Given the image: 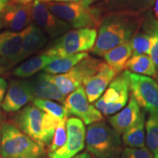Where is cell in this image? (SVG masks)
<instances>
[{
    "label": "cell",
    "mask_w": 158,
    "mask_h": 158,
    "mask_svg": "<svg viewBox=\"0 0 158 158\" xmlns=\"http://www.w3.org/2000/svg\"><path fill=\"white\" fill-rule=\"evenodd\" d=\"M143 18L141 12L127 10L110 13L102 19L92 53L103 56L110 49L129 42L141 28Z\"/></svg>",
    "instance_id": "obj_1"
},
{
    "label": "cell",
    "mask_w": 158,
    "mask_h": 158,
    "mask_svg": "<svg viewBox=\"0 0 158 158\" xmlns=\"http://www.w3.org/2000/svg\"><path fill=\"white\" fill-rule=\"evenodd\" d=\"M93 0H80L73 2H46L47 7L59 19L76 29L100 27L102 19L100 10L92 7Z\"/></svg>",
    "instance_id": "obj_2"
},
{
    "label": "cell",
    "mask_w": 158,
    "mask_h": 158,
    "mask_svg": "<svg viewBox=\"0 0 158 158\" xmlns=\"http://www.w3.org/2000/svg\"><path fill=\"white\" fill-rule=\"evenodd\" d=\"M44 147L9 123L2 127L1 158H43Z\"/></svg>",
    "instance_id": "obj_3"
},
{
    "label": "cell",
    "mask_w": 158,
    "mask_h": 158,
    "mask_svg": "<svg viewBox=\"0 0 158 158\" xmlns=\"http://www.w3.org/2000/svg\"><path fill=\"white\" fill-rule=\"evenodd\" d=\"M119 135L103 122L91 124L86 133V149L97 158H118L121 153Z\"/></svg>",
    "instance_id": "obj_4"
},
{
    "label": "cell",
    "mask_w": 158,
    "mask_h": 158,
    "mask_svg": "<svg viewBox=\"0 0 158 158\" xmlns=\"http://www.w3.org/2000/svg\"><path fill=\"white\" fill-rule=\"evenodd\" d=\"M106 64V63L102 60L88 56L66 73L48 74V78L66 96L77 89L85 86L88 81L101 70Z\"/></svg>",
    "instance_id": "obj_5"
},
{
    "label": "cell",
    "mask_w": 158,
    "mask_h": 158,
    "mask_svg": "<svg viewBox=\"0 0 158 158\" xmlns=\"http://www.w3.org/2000/svg\"><path fill=\"white\" fill-rule=\"evenodd\" d=\"M96 39V29H75L59 37L44 54L55 58L79 54L92 49Z\"/></svg>",
    "instance_id": "obj_6"
},
{
    "label": "cell",
    "mask_w": 158,
    "mask_h": 158,
    "mask_svg": "<svg viewBox=\"0 0 158 158\" xmlns=\"http://www.w3.org/2000/svg\"><path fill=\"white\" fill-rule=\"evenodd\" d=\"M129 89V71L125 70L110 83L103 95L94 103L95 108L105 115L116 113L127 104Z\"/></svg>",
    "instance_id": "obj_7"
},
{
    "label": "cell",
    "mask_w": 158,
    "mask_h": 158,
    "mask_svg": "<svg viewBox=\"0 0 158 158\" xmlns=\"http://www.w3.org/2000/svg\"><path fill=\"white\" fill-rule=\"evenodd\" d=\"M130 89L138 106L158 116V84L150 77L130 73Z\"/></svg>",
    "instance_id": "obj_8"
},
{
    "label": "cell",
    "mask_w": 158,
    "mask_h": 158,
    "mask_svg": "<svg viewBox=\"0 0 158 158\" xmlns=\"http://www.w3.org/2000/svg\"><path fill=\"white\" fill-rule=\"evenodd\" d=\"M31 15L35 24L51 39L62 36L70 29L68 23L51 12L45 2L38 0L31 3Z\"/></svg>",
    "instance_id": "obj_9"
},
{
    "label": "cell",
    "mask_w": 158,
    "mask_h": 158,
    "mask_svg": "<svg viewBox=\"0 0 158 158\" xmlns=\"http://www.w3.org/2000/svg\"><path fill=\"white\" fill-rule=\"evenodd\" d=\"M67 141L60 149L48 153L50 158H72L84 149L86 141V130L78 118H70L66 122Z\"/></svg>",
    "instance_id": "obj_10"
},
{
    "label": "cell",
    "mask_w": 158,
    "mask_h": 158,
    "mask_svg": "<svg viewBox=\"0 0 158 158\" xmlns=\"http://www.w3.org/2000/svg\"><path fill=\"white\" fill-rule=\"evenodd\" d=\"M64 105L69 115L77 116L86 125L102 119L101 112L89 104L83 86L69 94L65 99Z\"/></svg>",
    "instance_id": "obj_11"
},
{
    "label": "cell",
    "mask_w": 158,
    "mask_h": 158,
    "mask_svg": "<svg viewBox=\"0 0 158 158\" xmlns=\"http://www.w3.org/2000/svg\"><path fill=\"white\" fill-rule=\"evenodd\" d=\"M44 114V111L35 106H27L15 116V122L19 129L43 147V120Z\"/></svg>",
    "instance_id": "obj_12"
},
{
    "label": "cell",
    "mask_w": 158,
    "mask_h": 158,
    "mask_svg": "<svg viewBox=\"0 0 158 158\" xmlns=\"http://www.w3.org/2000/svg\"><path fill=\"white\" fill-rule=\"evenodd\" d=\"M34 99L28 81L22 80L12 81L2 103L5 112H15Z\"/></svg>",
    "instance_id": "obj_13"
},
{
    "label": "cell",
    "mask_w": 158,
    "mask_h": 158,
    "mask_svg": "<svg viewBox=\"0 0 158 158\" xmlns=\"http://www.w3.org/2000/svg\"><path fill=\"white\" fill-rule=\"evenodd\" d=\"M158 35V21L150 13L143 18L141 28L130 40L133 56L149 54L154 37Z\"/></svg>",
    "instance_id": "obj_14"
},
{
    "label": "cell",
    "mask_w": 158,
    "mask_h": 158,
    "mask_svg": "<svg viewBox=\"0 0 158 158\" xmlns=\"http://www.w3.org/2000/svg\"><path fill=\"white\" fill-rule=\"evenodd\" d=\"M3 25L12 31L17 32L31 23V3L8 4L2 12Z\"/></svg>",
    "instance_id": "obj_15"
},
{
    "label": "cell",
    "mask_w": 158,
    "mask_h": 158,
    "mask_svg": "<svg viewBox=\"0 0 158 158\" xmlns=\"http://www.w3.org/2000/svg\"><path fill=\"white\" fill-rule=\"evenodd\" d=\"M23 48L21 32L6 31L0 33V58L11 67L19 62Z\"/></svg>",
    "instance_id": "obj_16"
},
{
    "label": "cell",
    "mask_w": 158,
    "mask_h": 158,
    "mask_svg": "<svg viewBox=\"0 0 158 158\" xmlns=\"http://www.w3.org/2000/svg\"><path fill=\"white\" fill-rule=\"evenodd\" d=\"M31 93L36 98L45 100H54L64 103L65 95H64L57 86L48 78L46 73H40L28 81Z\"/></svg>",
    "instance_id": "obj_17"
},
{
    "label": "cell",
    "mask_w": 158,
    "mask_h": 158,
    "mask_svg": "<svg viewBox=\"0 0 158 158\" xmlns=\"http://www.w3.org/2000/svg\"><path fill=\"white\" fill-rule=\"evenodd\" d=\"M141 115L140 106L131 94L127 106L120 112L108 118V122L116 132L121 134L135 125Z\"/></svg>",
    "instance_id": "obj_18"
},
{
    "label": "cell",
    "mask_w": 158,
    "mask_h": 158,
    "mask_svg": "<svg viewBox=\"0 0 158 158\" xmlns=\"http://www.w3.org/2000/svg\"><path fill=\"white\" fill-rule=\"evenodd\" d=\"M21 33L23 39V48L19 62L43 48L48 42L46 34L35 23H31Z\"/></svg>",
    "instance_id": "obj_19"
},
{
    "label": "cell",
    "mask_w": 158,
    "mask_h": 158,
    "mask_svg": "<svg viewBox=\"0 0 158 158\" xmlns=\"http://www.w3.org/2000/svg\"><path fill=\"white\" fill-rule=\"evenodd\" d=\"M116 76L115 73L106 64L101 70L91 78L84 86L89 102H93L98 100Z\"/></svg>",
    "instance_id": "obj_20"
},
{
    "label": "cell",
    "mask_w": 158,
    "mask_h": 158,
    "mask_svg": "<svg viewBox=\"0 0 158 158\" xmlns=\"http://www.w3.org/2000/svg\"><path fill=\"white\" fill-rule=\"evenodd\" d=\"M133 56V48L129 42H126L110 49L103 55L106 64L118 75L124 69L126 63Z\"/></svg>",
    "instance_id": "obj_21"
},
{
    "label": "cell",
    "mask_w": 158,
    "mask_h": 158,
    "mask_svg": "<svg viewBox=\"0 0 158 158\" xmlns=\"http://www.w3.org/2000/svg\"><path fill=\"white\" fill-rule=\"evenodd\" d=\"M88 56L86 52L70 55L67 56H61L54 58L45 68L43 72L50 75H61L70 71L79 62Z\"/></svg>",
    "instance_id": "obj_22"
},
{
    "label": "cell",
    "mask_w": 158,
    "mask_h": 158,
    "mask_svg": "<svg viewBox=\"0 0 158 158\" xmlns=\"http://www.w3.org/2000/svg\"><path fill=\"white\" fill-rule=\"evenodd\" d=\"M54 58L44 53L37 55L17 67L13 71V74L19 78H29L43 70Z\"/></svg>",
    "instance_id": "obj_23"
},
{
    "label": "cell",
    "mask_w": 158,
    "mask_h": 158,
    "mask_svg": "<svg viewBox=\"0 0 158 158\" xmlns=\"http://www.w3.org/2000/svg\"><path fill=\"white\" fill-rule=\"evenodd\" d=\"M124 69L133 73L141 74L156 78L157 72L151 58L146 54L132 56L126 63Z\"/></svg>",
    "instance_id": "obj_24"
},
{
    "label": "cell",
    "mask_w": 158,
    "mask_h": 158,
    "mask_svg": "<svg viewBox=\"0 0 158 158\" xmlns=\"http://www.w3.org/2000/svg\"><path fill=\"white\" fill-rule=\"evenodd\" d=\"M144 114L135 125L126 130L123 133L122 140L124 143L131 148H143L145 146V133H144Z\"/></svg>",
    "instance_id": "obj_25"
},
{
    "label": "cell",
    "mask_w": 158,
    "mask_h": 158,
    "mask_svg": "<svg viewBox=\"0 0 158 158\" xmlns=\"http://www.w3.org/2000/svg\"><path fill=\"white\" fill-rule=\"evenodd\" d=\"M147 145L154 158H158V116L150 114L146 122Z\"/></svg>",
    "instance_id": "obj_26"
},
{
    "label": "cell",
    "mask_w": 158,
    "mask_h": 158,
    "mask_svg": "<svg viewBox=\"0 0 158 158\" xmlns=\"http://www.w3.org/2000/svg\"><path fill=\"white\" fill-rule=\"evenodd\" d=\"M33 104L45 113L52 115L61 120L67 119L69 116L68 110L64 106L56 103L52 100L45 99H33Z\"/></svg>",
    "instance_id": "obj_27"
},
{
    "label": "cell",
    "mask_w": 158,
    "mask_h": 158,
    "mask_svg": "<svg viewBox=\"0 0 158 158\" xmlns=\"http://www.w3.org/2000/svg\"><path fill=\"white\" fill-rule=\"evenodd\" d=\"M68 119L62 120L59 124L55 130L52 142L48 147V153L54 152L57 149H60L66 143L67 141V129L66 122Z\"/></svg>",
    "instance_id": "obj_28"
},
{
    "label": "cell",
    "mask_w": 158,
    "mask_h": 158,
    "mask_svg": "<svg viewBox=\"0 0 158 158\" xmlns=\"http://www.w3.org/2000/svg\"><path fill=\"white\" fill-rule=\"evenodd\" d=\"M120 2L127 10L143 13L154 5L155 0H120Z\"/></svg>",
    "instance_id": "obj_29"
},
{
    "label": "cell",
    "mask_w": 158,
    "mask_h": 158,
    "mask_svg": "<svg viewBox=\"0 0 158 158\" xmlns=\"http://www.w3.org/2000/svg\"><path fill=\"white\" fill-rule=\"evenodd\" d=\"M121 158H154L148 148L126 147L122 153Z\"/></svg>",
    "instance_id": "obj_30"
},
{
    "label": "cell",
    "mask_w": 158,
    "mask_h": 158,
    "mask_svg": "<svg viewBox=\"0 0 158 158\" xmlns=\"http://www.w3.org/2000/svg\"><path fill=\"white\" fill-rule=\"evenodd\" d=\"M149 55L155 64L156 70L158 73V35L154 37Z\"/></svg>",
    "instance_id": "obj_31"
},
{
    "label": "cell",
    "mask_w": 158,
    "mask_h": 158,
    "mask_svg": "<svg viewBox=\"0 0 158 158\" xmlns=\"http://www.w3.org/2000/svg\"><path fill=\"white\" fill-rule=\"evenodd\" d=\"M7 87V81L3 78H0V107L2 106V103L4 98H5V94Z\"/></svg>",
    "instance_id": "obj_32"
},
{
    "label": "cell",
    "mask_w": 158,
    "mask_h": 158,
    "mask_svg": "<svg viewBox=\"0 0 158 158\" xmlns=\"http://www.w3.org/2000/svg\"><path fill=\"white\" fill-rule=\"evenodd\" d=\"M10 68V65L5 61H4L2 59L0 58V74L5 73Z\"/></svg>",
    "instance_id": "obj_33"
},
{
    "label": "cell",
    "mask_w": 158,
    "mask_h": 158,
    "mask_svg": "<svg viewBox=\"0 0 158 158\" xmlns=\"http://www.w3.org/2000/svg\"><path fill=\"white\" fill-rule=\"evenodd\" d=\"M80 1V0H44L43 2H73Z\"/></svg>",
    "instance_id": "obj_34"
},
{
    "label": "cell",
    "mask_w": 158,
    "mask_h": 158,
    "mask_svg": "<svg viewBox=\"0 0 158 158\" xmlns=\"http://www.w3.org/2000/svg\"><path fill=\"white\" fill-rule=\"evenodd\" d=\"M9 0H0V13L4 10L6 6L8 5Z\"/></svg>",
    "instance_id": "obj_35"
},
{
    "label": "cell",
    "mask_w": 158,
    "mask_h": 158,
    "mask_svg": "<svg viewBox=\"0 0 158 158\" xmlns=\"http://www.w3.org/2000/svg\"><path fill=\"white\" fill-rule=\"evenodd\" d=\"M35 1V0H11L13 3L16 4H23V5H27V4L31 3V2Z\"/></svg>",
    "instance_id": "obj_36"
},
{
    "label": "cell",
    "mask_w": 158,
    "mask_h": 158,
    "mask_svg": "<svg viewBox=\"0 0 158 158\" xmlns=\"http://www.w3.org/2000/svg\"><path fill=\"white\" fill-rule=\"evenodd\" d=\"M154 14H155V19L158 21V0H155L154 3Z\"/></svg>",
    "instance_id": "obj_37"
},
{
    "label": "cell",
    "mask_w": 158,
    "mask_h": 158,
    "mask_svg": "<svg viewBox=\"0 0 158 158\" xmlns=\"http://www.w3.org/2000/svg\"><path fill=\"white\" fill-rule=\"evenodd\" d=\"M72 158H92L91 157V155L87 152H84L81 154H79V155H77Z\"/></svg>",
    "instance_id": "obj_38"
},
{
    "label": "cell",
    "mask_w": 158,
    "mask_h": 158,
    "mask_svg": "<svg viewBox=\"0 0 158 158\" xmlns=\"http://www.w3.org/2000/svg\"><path fill=\"white\" fill-rule=\"evenodd\" d=\"M2 124V116L1 114H0V158H1V137H2V126L1 125Z\"/></svg>",
    "instance_id": "obj_39"
},
{
    "label": "cell",
    "mask_w": 158,
    "mask_h": 158,
    "mask_svg": "<svg viewBox=\"0 0 158 158\" xmlns=\"http://www.w3.org/2000/svg\"><path fill=\"white\" fill-rule=\"evenodd\" d=\"M3 26V21H2V13H0V29Z\"/></svg>",
    "instance_id": "obj_40"
},
{
    "label": "cell",
    "mask_w": 158,
    "mask_h": 158,
    "mask_svg": "<svg viewBox=\"0 0 158 158\" xmlns=\"http://www.w3.org/2000/svg\"><path fill=\"white\" fill-rule=\"evenodd\" d=\"M156 78H157V82H158V76L156 77Z\"/></svg>",
    "instance_id": "obj_41"
},
{
    "label": "cell",
    "mask_w": 158,
    "mask_h": 158,
    "mask_svg": "<svg viewBox=\"0 0 158 158\" xmlns=\"http://www.w3.org/2000/svg\"><path fill=\"white\" fill-rule=\"evenodd\" d=\"M38 1H40V2H43V1H44V0H38Z\"/></svg>",
    "instance_id": "obj_42"
}]
</instances>
